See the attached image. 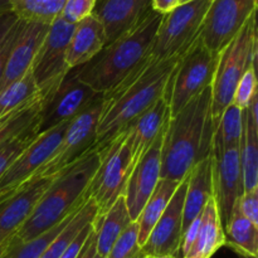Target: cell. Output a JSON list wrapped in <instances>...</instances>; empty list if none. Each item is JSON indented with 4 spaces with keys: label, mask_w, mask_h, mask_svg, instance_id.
I'll list each match as a JSON object with an SVG mask.
<instances>
[{
    "label": "cell",
    "mask_w": 258,
    "mask_h": 258,
    "mask_svg": "<svg viewBox=\"0 0 258 258\" xmlns=\"http://www.w3.org/2000/svg\"><path fill=\"white\" fill-rule=\"evenodd\" d=\"M54 176L32 179L13 196L0 202V246L9 241L29 218Z\"/></svg>",
    "instance_id": "e0dca14e"
},
{
    "label": "cell",
    "mask_w": 258,
    "mask_h": 258,
    "mask_svg": "<svg viewBox=\"0 0 258 258\" xmlns=\"http://www.w3.org/2000/svg\"><path fill=\"white\" fill-rule=\"evenodd\" d=\"M239 212L252 223L258 226V189L257 190L243 191L237 201Z\"/></svg>",
    "instance_id": "74e56055"
},
{
    "label": "cell",
    "mask_w": 258,
    "mask_h": 258,
    "mask_svg": "<svg viewBox=\"0 0 258 258\" xmlns=\"http://www.w3.org/2000/svg\"><path fill=\"white\" fill-rule=\"evenodd\" d=\"M258 0H211L199 38L207 48L219 53L257 12Z\"/></svg>",
    "instance_id": "8fae6325"
},
{
    "label": "cell",
    "mask_w": 258,
    "mask_h": 258,
    "mask_svg": "<svg viewBox=\"0 0 258 258\" xmlns=\"http://www.w3.org/2000/svg\"><path fill=\"white\" fill-rule=\"evenodd\" d=\"M226 244L237 253L246 258H257L258 254V226L252 223L239 212L237 202L233 207L229 221L224 227Z\"/></svg>",
    "instance_id": "484cf974"
},
{
    "label": "cell",
    "mask_w": 258,
    "mask_h": 258,
    "mask_svg": "<svg viewBox=\"0 0 258 258\" xmlns=\"http://www.w3.org/2000/svg\"><path fill=\"white\" fill-rule=\"evenodd\" d=\"M163 14L151 9L133 29L108 43L90 62L72 68L76 77L96 93L115 87L150 55Z\"/></svg>",
    "instance_id": "3957f363"
},
{
    "label": "cell",
    "mask_w": 258,
    "mask_h": 258,
    "mask_svg": "<svg viewBox=\"0 0 258 258\" xmlns=\"http://www.w3.org/2000/svg\"><path fill=\"white\" fill-rule=\"evenodd\" d=\"M186 191L183 208V232L202 214L204 207L213 197L212 155L197 164L186 176Z\"/></svg>",
    "instance_id": "603a6c76"
},
{
    "label": "cell",
    "mask_w": 258,
    "mask_h": 258,
    "mask_svg": "<svg viewBox=\"0 0 258 258\" xmlns=\"http://www.w3.org/2000/svg\"><path fill=\"white\" fill-rule=\"evenodd\" d=\"M211 87L169 118L161 145L160 179L181 183L191 169L212 155L216 126Z\"/></svg>",
    "instance_id": "7a4b0ae2"
},
{
    "label": "cell",
    "mask_w": 258,
    "mask_h": 258,
    "mask_svg": "<svg viewBox=\"0 0 258 258\" xmlns=\"http://www.w3.org/2000/svg\"><path fill=\"white\" fill-rule=\"evenodd\" d=\"M37 122L30 126V127H28L27 130L23 131V133H20L15 138H13L12 140L7 141V143L0 145V178L4 175V173L12 165L13 161L39 135L37 133V130H35Z\"/></svg>",
    "instance_id": "836d02e7"
},
{
    "label": "cell",
    "mask_w": 258,
    "mask_h": 258,
    "mask_svg": "<svg viewBox=\"0 0 258 258\" xmlns=\"http://www.w3.org/2000/svg\"><path fill=\"white\" fill-rule=\"evenodd\" d=\"M67 0H9L18 19L48 24L57 19Z\"/></svg>",
    "instance_id": "4dcf8cb0"
},
{
    "label": "cell",
    "mask_w": 258,
    "mask_h": 258,
    "mask_svg": "<svg viewBox=\"0 0 258 258\" xmlns=\"http://www.w3.org/2000/svg\"><path fill=\"white\" fill-rule=\"evenodd\" d=\"M96 0H67L59 17L70 24L76 25L92 15Z\"/></svg>",
    "instance_id": "8d00e7d4"
},
{
    "label": "cell",
    "mask_w": 258,
    "mask_h": 258,
    "mask_svg": "<svg viewBox=\"0 0 258 258\" xmlns=\"http://www.w3.org/2000/svg\"><path fill=\"white\" fill-rule=\"evenodd\" d=\"M258 97L242 110V136L239 143L244 191L258 189Z\"/></svg>",
    "instance_id": "44dd1931"
},
{
    "label": "cell",
    "mask_w": 258,
    "mask_h": 258,
    "mask_svg": "<svg viewBox=\"0 0 258 258\" xmlns=\"http://www.w3.org/2000/svg\"><path fill=\"white\" fill-rule=\"evenodd\" d=\"M188 2H191V0H179V4H185Z\"/></svg>",
    "instance_id": "f6af8a7d"
},
{
    "label": "cell",
    "mask_w": 258,
    "mask_h": 258,
    "mask_svg": "<svg viewBox=\"0 0 258 258\" xmlns=\"http://www.w3.org/2000/svg\"><path fill=\"white\" fill-rule=\"evenodd\" d=\"M93 221H95V219H93ZM93 221L91 222V223H88L87 226L83 227L82 231H81L80 233L77 234V237L71 242V244L67 247V249L63 252L60 258H77L80 256L81 251H82L88 236H90L91 232H92L93 229Z\"/></svg>",
    "instance_id": "ab89813d"
},
{
    "label": "cell",
    "mask_w": 258,
    "mask_h": 258,
    "mask_svg": "<svg viewBox=\"0 0 258 258\" xmlns=\"http://www.w3.org/2000/svg\"><path fill=\"white\" fill-rule=\"evenodd\" d=\"M217 62L218 53L207 48L201 38L179 58L164 93L170 117L183 110L206 88L211 87Z\"/></svg>",
    "instance_id": "52a82bcc"
},
{
    "label": "cell",
    "mask_w": 258,
    "mask_h": 258,
    "mask_svg": "<svg viewBox=\"0 0 258 258\" xmlns=\"http://www.w3.org/2000/svg\"><path fill=\"white\" fill-rule=\"evenodd\" d=\"M68 122L60 123L57 127L38 135L37 139L13 161L0 178V202L9 198L18 189L34 178L35 173L59 145Z\"/></svg>",
    "instance_id": "4fadbf2b"
},
{
    "label": "cell",
    "mask_w": 258,
    "mask_h": 258,
    "mask_svg": "<svg viewBox=\"0 0 258 258\" xmlns=\"http://www.w3.org/2000/svg\"><path fill=\"white\" fill-rule=\"evenodd\" d=\"M179 184L180 183L178 181L168 180V179H160L158 181L153 194L135 221L139 227V244L140 246L145 243L151 229L163 216Z\"/></svg>",
    "instance_id": "4316f807"
},
{
    "label": "cell",
    "mask_w": 258,
    "mask_h": 258,
    "mask_svg": "<svg viewBox=\"0 0 258 258\" xmlns=\"http://www.w3.org/2000/svg\"><path fill=\"white\" fill-rule=\"evenodd\" d=\"M18 18L12 10L9 12L0 13V44L3 43V40L5 39L7 34L9 33V30L12 29L13 25L17 23Z\"/></svg>",
    "instance_id": "60d3db41"
},
{
    "label": "cell",
    "mask_w": 258,
    "mask_h": 258,
    "mask_svg": "<svg viewBox=\"0 0 258 258\" xmlns=\"http://www.w3.org/2000/svg\"><path fill=\"white\" fill-rule=\"evenodd\" d=\"M77 258H102L97 253V247H96V233L95 229H92L91 234L88 236L80 256Z\"/></svg>",
    "instance_id": "b9f144b4"
},
{
    "label": "cell",
    "mask_w": 258,
    "mask_h": 258,
    "mask_svg": "<svg viewBox=\"0 0 258 258\" xmlns=\"http://www.w3.org/2000/svg\"><path fill=\"white\" fill-rule=\"evenodd\" d=\"M139 244V227L133 222L116 239L106 258H144Z\"/></svg>",
    "instance_id": "e575fe53"
},
{
    "label": "cell",
    "mask_w": 258,
    "mask_h": 258,
    "mask_svg": "<svg viewBox=\"0 0 258 258\" xmlns=\"http://www.w3.org/2000/svg\"><path fill=\"white\" fill-rule=\"evenodd\" d=\"M256 13L249 17L236 37L218 53V62L211 85L212 118L214 126L223 111L233 102L234 91L242 76L257 60Z\"/></svg>",
    "instance_id": "5b68a950"
},
{
    "label": "cell",
    "mask_w": 258,
    "mask_h": 258,
    "mask_svg": "<svg viewBox=\"0 0 258 258\" xmlns=\"http://www.w3.org/2000/svg\"><path fill=\"white\" fill-rule=\"evenodd\" d=\"M257 96V76H256V63L252 64L248 70L244 72L242 78L237 85L236 91H234L233 102L237 107L241 110H246L249 107L252 101Z\"/></svg>",
    "instance_id": "d590c367"
},
{
    "label": "cell",
    "mask_w": 258,
    "mask_h": 258,
    "mask_svg": "<svg viewBox=\"0 0 258 258\" xmlns=\"http://www.w3.org/2000/svg\"><path fill=\"white\" fill-rule=\"evenodd\" d=\"M12 10L9 4V0H0V13H4V12H9Z\"/></svg>",
    "instance_id": "ee69618b"
},
{
    "label": "cell",
    "mask_w": 258,
    "mask_h": 258,
    "mask_svg": "<svg viewBox=\"0 0 258 258\" xmlns=\"http://www.w3.org/2000/svg\"><path fill=\"white\" fill-rule=\"evenodd\" d=\"M87 202H86V203H87ZM80 209L73 212V213L70 214L64 221L60 222L59 224H57V226L53 227V228H50L49 231H47L45 233L38 236L37 238H33L27 242H19L18 239H15L14 237H12L9 241L4 243L0 258H40L43 252L45 251V248H47V247L49 246L50 242L53 241V238L59 233L60 229L72 219V217L75 216Z\"/></svg>",
    "instance_id": "f546056e"
},
{
    "label": "cell",
    "mask_w": 258,
    "mask_h": 258,
    "mask_svg": "<svg viewBox=\"0 0 258 258\" xmlns=\"http://www.w3.org/2000/svg\"><path fill=\"white\" fill-rule=\"evenodd\" d=\"M209 4L211 0H191L163 14L151 48V59L181 57L201 35Z\"/></svg>",
    "instance_id": "ba28073f"
},
{
    "label": "cell",
    "mask_w": 258,
    "mask_h": 258,
    "mask_svg": "<svg viewBox=\"0 0 258 258\" xmlns=\"http://www.w3.org/2000/svg\"><path fill=\"white\" fill-rule=\"evenodd\" d=\"M158 258H175V257H171V256H165V257H158Z\"/></svg>",
    "instance_id": "bcb514c9"
},
{
    "label": "cell",
    "mask_w": 258,
    "mask_h": 258,
    "mask_svg": "<svg viewBox=\"0 0 258 258\" xmlns=\"http://www.w3.org/2000/svg\"><path fill=\"white\" fill-rule=\"evenodd\" d=\"M97 95L76 77L73 70H70L58 87L44 97L35 130L40 135L60 123L68 122Z\"/></svg>",
    "instance_id": "7c38bea8"
},
{
    "label": "cell",
    "mask_w": 258,
    "mask_h": 258,
    "mask_svg": "<svg viewBox=\"0 0 258 258\" xmlns=\"http://www.w3.org/2000/svg\"><path fill=\"white\" fill-rule=\"evenodd\" d=\"M98 164V151L90 150L75 164L57 174L29 218L13 237L19 242L37 238L80 209L90 199L87 189Z\"/></svg>",
    "instance_id": "277c9868"
},
{
    "label": "cell",
    "mask_w": 258,
    "mask_h": 258,
    "mask_svg": "<svg viewBox=\"0 0 258 258\" xmlns=\"http://www.w3.org/2000/svg\"><path fill=\"white\" fill-rule=\"evenodd\" d=\"M106 45V34L101 23L93 15L85 18L75 25L67 49L70 70L90 62Z\"/></svg>",
    "instance_id": "7402d4cb"
},
{
    "label": "cell",
    "mask_w": 258,
    "mask_h": 258,
    "mask_svg": "<svg viewBox=\"0 0 258 258\" xmlns=\"http://www.w3.org/2000/svg\"><path fill=\"white\" fill-rule=\"evenodd\" d=\"M133 223L126 208L123 197H118L113 206L100 216L97 214L93 221V229L96 233L97 253L102 258L107 257L111 247L123 231Z\"/></svg>",
    "instance_id": "cb8c5ba5"
},
{
    "label": "cell",
    "mask_w": 258,
    "mask_h": 258,
    "mask_svg": "<svg viewBox=\"0 0 258 258\" xmlns=\"http://www.w3.org/2000/svg\"><path fill=\"white\" fill-rule=\"evenodd\" d=\"M179 5V0H151V7L154 10L165 14V13L170 12L174 8Z\"/></svg>",
    "instance_id": "7bdbcfd3"
},
{
    "label": "cell",
    "mask_w": 258,
    "mask_h": 258,
    "mask_svg": "<svg viewBox=\"0 0 258 258\" xmlns=\"http://www.w3.org/2000/svg\"><path fill=\"white\" fill-rule=\"evenodd\" d=\"M43 102L44 97L38 92L27 102L0 116V145L34 125L39 117Z\"/></svg>",
    "instance_id": "83f0119b"
},
{
    "label": "cell",
    "mask_w": 258,
    "mask_h": 258,
    "mask_svg": "<svg viewBox=\"0 0 258 258\" xmlns=\"http://www.w3.org/2000/svg\"><path fill=\"white\" fill-rule=\"evenodd\" d=\"M212 178L213 199L224 229L234 204L244 191L239 146L221 153H212Z\"/></svg>",
    "instance_id": "5bb4252c"
},
{
    "label": "cell",
    "mask_w": 258,
    "mask_h": 258,
    "mask_svg": "<svg viewBox=\"0 0 258 258\" xmlns=\"http://www.w3.org/2000/svg\"><path fill=\"white\" fill-rule=\"evenodd\" d=\"M3 247H4V244H3V246H0V254H2V251H3Z\"/></svg>",
    "instance_id": "7dc6e473"
},
{
    "label": "cell",
    "mask_w": 258,
    "mask_h": 258,
    "mask_svg": "<svg viewBox=\"0 0 258 258\" xmlns=\"http://www.w3.org/2000/svg\"><path fill=\"white\" fill-rule=\"evenodd\" d=\"M224 244L226 234L219 219L216 202L212 197L202 212L198 236L185 258H211Z\"/></svg>",
    "instance_id": "d4e9b609"
},
{
    "label": "cell",
    "mask_w": 258,
    "mask_h": 258,
    "mask_svg": "<svg viewBox=\"0 0 258 258\" xmlns=\"http://www.w3.org/2000/svg\"><path fill=\"white\" fill-rule=\"evenodd\" d=\"M169 118H170V111H169L168 102L165 98L161 97L126 127L130 135L134 165L138 164L141 156L153 145L156 138L165 130Z\"/></svg>",
    "instance_id": "ffe728a7"
},
{
    "label": "cell",
    "mask_w": 258,
    "mask_h": 258,
    "mask_svg": "<svg viewBox=\"0 0 258 258\" xmlns=\"http://www.w3.org/2000/svg\"><path fill=\"white\" fill-rule=\"evenodd\" d=\"M179 58L154 60L149 55L127 77L102 93V108L93 150L105 148L159 98L164 97Z\"/></svg>",
    "instance_id": "6da1fadb"
},
{
    "label": "cell",
    "mask_w": 258,
    "mask_h": 258,
    "mask_svg": "<svg viewBox=\"0 0 258 258\" xmlns=\"http://www.w3.org/2000/svg\"><path fill=\"white\" fill-rule=\"evenodd\" d=\"M102 108V93H98L82 111L68 122L59 145L40 166L34 178L55 176L67 169L86 153L93 150L97 134V125Z\"/></svg>",
    "instance_id": "9c48e42d"
},
{
    "label": "cell",
    "mask_w": 258,
    "mask_h": 258,
    "mask_svg": "<svg viewBox=\"0 0 258 258\" xmlns=\"http://www.w3.org/2000/svg\"><path fill=\"white\" fill-rule=\"evenodd\" d=\"M19 19H18L17 23L12 27V29L9 30L5 39L3 40L2 44H0V85H2L3 77H4V72L5 68H7L8 60H9L10 52H12V48L14 45L15 39H17L18 30H19Z\"/></svg>",
    "instance_id": "f35d334b"
},
{
    "label": "cell",
    "mask_w": 258,
    "mask_h": 258,
    "mask_svg": "<svg viewBox=\"0 0 258 258\" xmlns=\"http://www.w3.org/2000/svg\"><path fill=\"white\" fill-rule=\"evenodd\" d=\"M242 136V110L231 103L222 113L214 130L212 153L239 146Z\"/></svg>",
    "instance_id": "1f68e13d"
},
{
    "label": "cell",
    "mask_w": 258,
    "mask_h": 258,
    "mask_svg": "<svg viewBox=\"0 0 258 258\" xmlns=\"http://www.w3.org/2000/svg\"><path fill=\"white\" fill-rule=\"evenodd\" d=\"M186 184L188 181L185 178L179 184L163 216L151 229L145 243L141 246V252L145 257L171 256L178 258L183 237V208Z\"/></svg>",
    "instance_id": "9a60e30c"
},
{
    "label": "cell",
    "mask_w": 258,
    "mask_h": 258,
    "mask_svg": "<svg viewBox=\"0 0 258 258\" xmlns=\"http://www.w3.org/2000/svg\"><path fill=\"white\" fill-rule=\"evenodd\" d=\"M19 30L10 52L0 90L22 77L33 64L49 25L19 19Z\"/></svg>",
    "instance_id": "d6986e66"
},
{
    "label": "cell",
    "mask_w": 258,
    "mask_h": 258,
    "mask_svg": "<svg viewBox=\"0 0 258 258\" xmlns=\"http://www.w3.org/2000/svg\"><path fill=\"white\" fill-rule=\"evenodd\" d=\"M144 258H154V257H149V256H146V257H144Z\"/></svg>",
    "instance_id": "c3c4849f"
},
{
    "label": "cell",
    "mask_w": 258,
    "mask_h": 258,
    "mask_svg": "<svg viewBox=\"0 0 258 258\" xmlns=\"http://www.w3.org/2000/svg\"><path fill=\"white\" fill-rule=\"evenodd\" d=\"M96 216H97V208H96L95 203L91 199H88L87 203L81 207L80 211L53 238V241L45 248L40 258H60L63 252L71 244V242L77 237V234L82 231L83 227L87 226L96 218Z\"/></svg>",
    "instance_id": "f1b7e54d"
},
{
    "label": "cell",
    "mask_w": 258,
    "mask_h": 258,
    "mask_svg": "<svg viewBox=\"0 0 258 258\" xmlns=\"http://www.w3.org/2000/svg\"><path fill=\"white\" fill-rule=\"evenodd\" d=\"M164 133L165 130L156 138L153 145L141 156L128 176L122 197L133 222L138 219L144 206L153 194L156 184L160 180L161 145Z\"/></svg>",
    "instance_id": "2e32d148"
},
{
    "label": "cell",
    "mask_w": 258,
    "mask_h": 258,
    "mask_svg": "<svg viewBox=\"0 0 258 258\" xmlns=\"http://www.w3.org/2000/svg\"><path fill=\"white\" fill-rule=\"evenodd\" d=\"M98 156L100 164L88 185L87 196L95 203L97 214L102 216L118 197L123 196L128 176L135 166L127 128L98 150Z\"/></svg>",
    "instance_id": "8992f818"
},
{
    "label": "cell",
    "mask_w": 258,
    "mask_h": 258,
    "mask_svg": "<svg viewBox=\"0 0 258 258\" xmlns=\"http://www.w3.org/2000/svg\"><path fill=\"white\" fill-rule=\"evenodd\" d=\"M75 25L58 17L49 24L47 35L32 64L33 77L43 97L53 92L70 72L67 49Z\"/></svg>",
    "instance_id": "30bf717a"
},
{
    "label": "cell",
    "mask_w": 258,
    "mask_h": 258,
    "mask_svg": "<svg viewBox=\"0 0 258 258\" xmlns=\"http://www.w3.org/2000/svg\"><path fill=\"white\" fill-rule=\"evenodd\" d=\"M38 92L39 90L30 67L22 77L0 90V116L27 102Z\"/></svg>",
    "instance_id": "d6a6232c"
},
{
    "label": "cell",
    "mask_w": 258,
    "mask_h": 258,
    "mask_svg": "<svg viewBox=\"0 0 258 258\" xmlns=\"http://www.w3.org/2000/svg\"><path fill=\"white\" fill-rule=\"evenodd\" d=\"M151 9V0H96L92 15L103 27L108 44L133 29Z\"/></svg>",
    "instance_id": "ac0fdd59"
}]
</instances>
